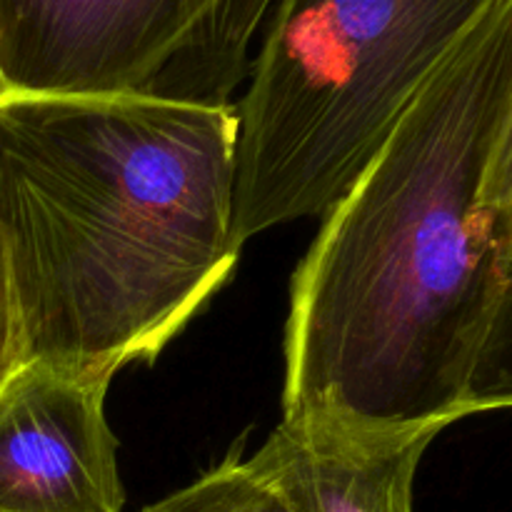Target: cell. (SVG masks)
<instances>
[{"instance_id": "obj_8", "label": "cell", "mask_w": 512, "mask_h": 512, "mask_svg": "<svg viewBox=\"0 0 512 512\" xmlns=\"http://www.w3.org/2000/svg\"><path fill=\"white\" fill-rule=\"evenodd\" d=\"M143 512H293L283 495L255 473L240 453L228 458L195 483L158 503L143 508Z\"/></svg>"}, {"instance_id": "obj_9", "label": "cell", "mask_w": 512, "mask_h": 512, "mask_svg": "<svg viewBox=\"0 0 512 512\" xmlns=\"http://www.w3.org/2000/svg\"><path fill=\"white\" fill-rule=\"evenodd\" d=\"M480 200L495 215L498 228L505 230L512 225V98L490 155L488 173H485Z\"/></svg>"}, {"instance_id": "obj_3", "label": "cell", "mask_w": 512, "mask_h": 512, "mask_svg": "<svg viewBox=\"0 0 512 512\" xmlns=\"http://www.w3.org/2000/svg\"><path fill=\"white\" fill-rule=\"evenodd\" d=\"M498 0H275L235 105V235L325 215Z\"/></svg>"}, {"instance_id": "obj_11", "label": "cell", "mask_w": 512, "mask_h": 512, "mask_svg": "<svg viewBox=\"0 0 512 512\" xmlns=\"http://www.w3.org/2000/svg\"><path fill=\"white\" fill-rule=\"evenodd\" d=\"M3 98H8V90H5L3 80H0V100H3Z\"/></svg>"}, {"instance_id": "obj_7", "label": "cell", "mask_w": 512, "mask_h": 512, "mask_svg": "<svg viewBox=\"0 0 512 512\" xmlns=\"http://www.w3.org/2000/svg\"><path fill=\"white\" fill-rule=\"evenodd\" d=\"M498 283L483 343L465 388V418L485 410L512 408V225L500 233Z\"/></svg>"}, {"instance_id": "obj_5", "label": "cell", "mask_w": 512, "mask_h": 512, "mask_svg": "<svg viewBox=\"0 0 512 512\" xmlns=\"http://www.w3.org/2000/svg\"><path fill=\"white\" fill-rule=\"evenodd\" d=\"M113 378L25 360L0 390V512H123Z\"/></svg>"}, {"instance_id": "obj_10", "label": "cell", "mask_w": 512, "mask_h": 512, "mask_svg": "<svg viewBox=\"0 0 512 512\" xmlns=\"http://www.w3.org/2000/svg\"><path fill=\"white\" fill-rule=\"evenodd\" d=\"M23 363V330H20L18 305H15L13 283H10L8 255H5L3 238H0V390Z\"/></svg>"}, {"instance_id": "obj_1", "label": "cell", "mask_w": 512, "mask_h": 512, "mask_svg": "<svg viewBox=\"0 0 512 512\" xmlns=\"http://www.w3.org/2000/svg\"><path fill=\"white\" fill-rule=\"evenodd\" d=\"M510 98L512 0H498L323 215L290 288L283 415L465 418L503 245L480 190Z\"/></svg>"}, {"instance_id": "obj_6", "label": "cell", "mask_w": 512, "mask_h": 512, "mask_svg": "<svg viewBox=\"0 0 512 512\" xmlns=\"http://www.w3.org/2000/svg\"><path fill=\"white\" fill-rule=\"evenodd\" d=\"M443 430L363 428L333 415H283L248 463L293 512H413L415 473Z\"/></svg>"}, {"instance_id": "obj_4", "label": "cell", "mask_w": 512, "mask_h": 512, "mask_svg": "<svg viewBox=\"0 0 512 512\" xmlns=\"http://www.w3.org/2000/svg\"><path fill=\"white\" fill-rule=\"evenodd\" d=\"M253 28L235 0H0L8 95L233 105Z\"/></svg>"}, {"instance_id": "obj_2", "label": "cell", "mask_w": 512, "mask_h": 512, "mask_svg": "<svg viewBox=\"0 0 512 512\" xmlns=\"http://www.w3.org/2000/svg\"><path fill=\"white\" fill-rule=\"evenodd\" d=\"M235 105L150 95L0 100V238L25 360L113 378L223 288Z\"/></svg>"}]
</instances>
